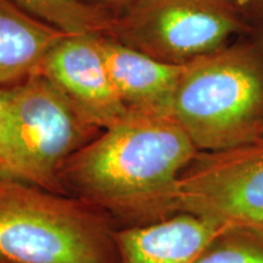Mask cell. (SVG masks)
<instances>
[{
	"label": "cell",
	"mask_w": 263,
	"mask_h": 263,
	"mask_svg": "<svg viewBox=\"0 0 263 263\" xmlns=\"http://www.w3.org/2000/svg\"><path fill=\"white\" fill-rule=\"evenodd\" d=\"M197 151L172 117L128 111L67 160L61 185L118 228L153 224L179 213L180 176Z\"/></svg>",
	"instance_id": "cell-1"
},
{
	"label": "cell",
	"mask_w": 263,
	"mask_h": 263,
	"mask_svg": "<svg viewBox=\"0 0 263 263\" xmlns=\"http://www.w3.org/2000/svg\"><path fill=\"white\" fill-rule=\"evenodd\" d=\"M171 117L199 151L261 137L263 49L244 39L184 65Z\"/></svg>",
	"instance_id": "cell-2"
},
{
	"label": "cell",
	"mask_w": 263,
	"mask_h": 263,
	"mask_svg": "<svg viewBox=\"0 0 263 263\" xmlns=\"http://www.w3.org/2000/svg\"><path fill=\"white\" fill-rule=\"evenodd\" d=\"M117 229L77 197L0 179L2 263H120Z\"/></svg>",
	"instance_id": "cell-3"
},
{
	"label": "cell",
	"mask_w": 263,
	"mask_h": 263,
	"mask_svg": "<svg viewBox=\"0 0 263 263\" xmlns=\"http://www.w3.org/2000/svg\"><path fill=\"white\" fill-rule=\"evenodd\" d=\"M101 130L41 73L0 87V179L65 195V163Z\"/></svg>",
	"instance_id": "cell-4"
},
{
	"label": "cell",
	"mask_w": 263,
	"mask_h": 263,
	"mask_svg": "<svg viewBox=\"0 0 263 263\" xmlns=\"http://www.w3.org/2000/svg\"><path fill=\"white\" fill-rule=\"evenodd\" d=\"M250 31L249 20L232 0H136L114 15L106 37L183 66Z\"/></svg>",
	"instance_id": "cell-5"
},
{
	"label": "cell",
	"mask_w": 263,
	"mask_h": 263,
	"mask_svg": "<svg viewBox=\"0 0 263 263\" xmlns=\"http://www.w3.org/2000/svg\"><path fill=\"white\" fill-rule=\"evenodd\" d=\"M179 212L219 228H263V137L197 151L180 176Z\"/></svg>",
	"instance_id": "cell-6"
},
{
	"label": "cell",
	"mask_w": 263,
	"mask_h": 263,
	"mask_svg": "<svg viewBox=\"0 0 263 263\" xmlns=\"http://www.w3.org/2000/svg\"><path fill=\"white\" fill-rule=\"evenodd\" d=\"M101 34H66L50 49L38 73L44 76L78 111L100 128L110 127L128 111L105 60Z\"/></svg>",
	"instance_id": "cell-7"
},
{
	"label": "cell",
	"mask_w": 263,
	"mask_h": 263,
	"mask_svg": "<svg viewBox=\"0 0 263 263\" xmlns=\"http://www.w3.org/2000/svg\"><path fill=\"white\" fill-rule=\"evenodd\" d=\"M104 57L115 89L127 111L170 116L183 66L171 65L103 35Z\"/></svg>",
	"instance_id": "cell-8"
},
{
	"label": "cell",
	"mask_w": 263,
	"mask_h": 263,
	"mask_svg": "<svg viewBox=\"0 0 263 263\" xmlns=\"http://www.w3.org/2000/svg\"><path fill=\"white\" fill-rule=\"evenodd\" d=\"M221 229L186 212L153 224L118 228L120 263H193Z\"/></svg>",
	"instance_id": "cell-9"
},
{
	"label": "cell",
	"mask_w": 263,
	"mask_h": 263,
	"mask_svg": "<svg viewBox=\"0 0 263 263\" xmlns=\"http://www.w3.org/2000/svg\"><path fill=\"white\" fill-rule=\"evenodd\" d=\"M66 33L0 0V87L37 74L45 57Z\"/></svg>",
	"instance_id": "cell-10"
},
{
	"label": "cell",
	"mask_w": 263,
	"mask_h": 263,
	"mask_svg": "<svg viewBox=\"0 0 263 263\" xmlns=\"http://www.w3.org/2000/svg\"><path fill=\"white\" fill-rule=\"evenodd\" d=\"M66 34L107 35L114 16L85 0H10Z\"/></svg>",
	"instance_id": "cell-11"
},
{
	"label": "cell",
	"mask_w": 263,
	"mask_h": 263,
	"mask_svg": "<svg viewBox=\"0 0 263 263\" xmlns=\"http://www.w3.org/2000/svg\"><path fill=\"white\" fill-rule=\"evenodd\" d=\"M193 263H263V228H222Z\"/></svg>",
	"instance_id": "cell-12"
},
{
	"label": "cell",
	"mask_w": 263,
	"mask_h": 263,
	"mask_svg": "<svg viewBox=\"0 0 263 263\" xmlns=\"http://www.w3.org/2000/svg\"><path fill=\"white\" fill-rule=\"evenodd\" d=\"M242 12L249 20V22L254 21L255 24L263 21V0H254L251 4H249L245 9H242Z\"/></svg>",
	"instance_id": "cell-13"
},
{
	"label": "cell",
	"mask_w": 263,
	"mask_h": 263,
	"mask_svg": "<svg viewBox=\"0 0 263 263\" xmlns=\"http://www.w3.org/2000/svg\"><path fill=\"white\" fill-rule=\"evenodd\" d=\"M250 33H251V38L263 49V21L255 24V26H251ZM261 137H263V127L261 130Z\"/></svg>",
	"instance_id": "cell-14"
},
{
	"label": "cell",
	"mask_w": 263,
	"mask_h": 263,
	"mask_svg": "<svg viewBox=\"0 0 263 263\" xmlns=\"http://www.w3.org/2000/svg\"><path fill=\"white\" fill-rule=\"evenodd\" d=\"M98 2H101L103 4L106 5L116 6V8H120V10H122L123 8L132 4L133 2H136V0H98Z\"/></svg>",
	"instance_id": "cell-15"
},
{
	"label": "cell",
	"mask_w": 263,
	"mask_h": 263,
	"mask_svg": "<svg viewBox=\"0 0 263 263\" xmlns=\"http://www.w3.org/2000/svg\"><path fill=\"white\" fill-rule=\"evenodd\" d=\"M233 3H234V4L238 6V8H240V9H245L246 6H248L249 4H251L252 2H254V0H232Z\"/></svg>",
	"instance_id": "cell-16"
},
{
	"label": "cell",
	"mask_w": 263,
	"mask_h": 263,
	"mask_svg": "<svg viewBox=\"0 0 263 263\" xmlns=\"http://www.w3.org/2000/svg\"><path fill=\"white\" fill-rule=\"evenodd\" d=\"M0 263H2V262H0Z\"/></svg>",
	"instance_id": "cell-17"
}]
</instances>
